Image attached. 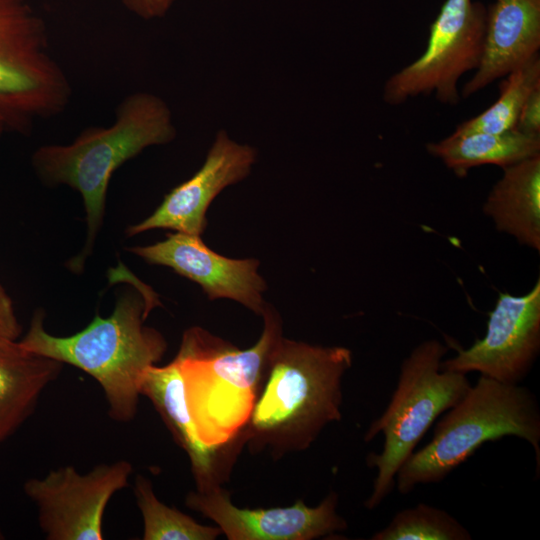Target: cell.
Segmentation results:
<instances>
[{
  "label": "cell",
  "instance_id": "6da1fadb",
  "mask_svg": "<svg viewBox=\"0 0 540 540\" xmlns=\"http://www.w3.org/2000/svg\"><path fill=\"white\" fill-rule=\"evenodd\" d=\"M352 363L346 347L281 336L244 432L249 450L279 459L309 448L328 424L341 420L342 380Z\"/></svg>",
  "mask_w": 540,
  "mask_h": 540
},
{
  "label": "cell",
  "instance_id": "7a4b0ae2",
  "mask_svg": "<svg viewBox=\"0 0 540 540\" xmlns=\"http://www.w3.org/2000/svg\"><path fill=\"white\" fill-rule=\"evenodd\" d=\"M263 331L241 350L194 326L182 336L174 360L183 380L188 412L201 442L210 449L239 454L269 361L282 336L279 314L266 304Z\"/></svg>",
  "mask_w": 540,
  "mask_h": 540
},
{
  "label": "cell",
  "instance_id": "3957f363",
  "mask_svg": "<svg viewBox=\"0 0 540 540\" xmlns=\"http://www.w3.org/2000/svg\"><path fill=\"white\" fill-rule=\"evenodd\" d=\"M176 136L171 111L164 100L148 92L122 99L108 127L85 128L69 144H47L32 155L38 178L48 186L67 185L82 197L87 239L68 266L79 273L101 228L107 190L113 173L145 148L171 142Z\"/></svg>",
  "mask_w": 540,
  "mask_h": 540
},
{
  "label": "cell",
  "instance_id": "277c9868",
  "mask_svg": "<svg viewBox=\"0 0 540 540\" xmlns=\"http://www.w3.org/2000/svg\"><path fill=\"white\" fill-rule=\"evenodd\" d=\"M159 304L143 293H123L110 316L96 315L83 330L65 337L48 333L44 312L37 310L28 332L18 342L28 351L89 374L102 387L109 416L129 422L136 415L146 371L167 350L164 336L144 325L150 311Z\"/></svg>",
  "mask_w": 540,
  "mask_h": 540
},
{
  "label": "cell",
  "instance_id": "5b68a950",
  "mask_svg": "<svg viewBox=\"0 0 540 540\" xmlns=\"http://www.w3.org/2000/svg\"><path fill=\"white\" fill-rule=\"evenodd\" d=\"M437 422L429 443L403 463L396 475L399 493L438 483L480 446L505 436L527 441L540 466V408L535 394L520 384L480 375L476 384Z\"/></svg>",
  "mask_w": 540,
  "mask_h": 540
},
{
  "label": "cell",
  "instance_id": "8992f818",
  "mask_svg": "<svg viewBox=\"0 0 540 540\" xmlns=\"http://www.w3.org/2000/svg\"><path fill=\"white\" fill-rule=\"evenodd\" d=\"M447 350L436 339L417 345L401 363L397 385L385 411L365 432V442L379 433L384 436L382 451L367 456V466L377 469L372 493L364 502L369 510L378 507L392 492L398 470L435 419L471 387L466 374L441 369Z\"/></svg>",
  "mask_w": 540,
  "mask_h": 540
},
{
  "label": "cell",
  "instance_id": "52a82bcc",
  "mask_svg": "<svg viewBox=\"0 0 540 540\" xmlns=\"http://www.w3.org/2000/svg\"><path fill=\"white\" fill-rule=\"evenodd\" d=\"M48 36L30 0H0V119L6 131L28 134L36 122L68 108L72 86Z\"/></svg>",
  "mask_w": 540,
  "mask_h": 540
},
{
  "label": "cell",
  "instance_id": "ba28073f",
  "mask_svg": "<svg viewBox=\"0 0 540 540\" xmlns=\"http://www.w3.org/2000/svg\"><path fill=\"white\" fill-rule=\"evenodd\" d=\"M485 20L486 7L481 2L445 0L429 27L424 52L386 80L384 102L399 105L434 94L441 103L457 104L460 78L475 71L482 58Z\"/></svg>",
  "mask_w": 540,
  "mask_h": 540
},
{
  "label": "cell",
  "instance_id": "9c48e42d",
  "mask_svg": "<svg viewBox=\"0 0 540 540\" xmlns=\"http://www.w3.org/2000/svg\"><path fill=\"white\" fill-rule=\"evenodd\" d=\"M132 465L120 460L80 474L67 465L23 489L38 508V522L48 540H102L103 515L113 495L128 485Z\"/></svg>",
  "mask_w": 540,
  "mask_h": 540
},
{
  "label": "cell",
  "instance_id": "30bf717a",
  "mask_svg": "<svg viewBox=\"0 0 540 540\" xmlns=\"http://www.w3.org/2000/svg\"><path fill=\"white\" fill-rule=\"evenodd\" d=\"M540 352V280L522 296L500 293L482 339L442 360L441 369L520 384Z\"/></svg>",
  "mask_w": 540,
  "mask_h": 540
},
{
  "label": "cell",
  "instance_id": "8fae6325",
  "mask_svg": "<svg viewBox=\"0 0 540 540\" xmlns=\"http://www.w3.org/2000/svg\"><path fill=\"white\" fill-rule=\"evenodd\" d=\"M185 503L214 521L229 540H313L347 529V522L337 513L334 491L315 507L300 499L287 507L239 508L222 486L190 491Z\"/></svg>",
  "mask_w": 540,
  "mask_h": 540
},
{
  "label": "cell",
  "instance_id": "7c38bea8",
  "mask_svg": "<svg viewBox=\"0 0 540 540\" xmlns=\"http://www.w3.org/2000/svg\"><path fill=\"white\" fill-rule=\"evenodd\" d=\"M127 250L150 264L171 268L179 275L199 284L209 300H235L257 315H262L267 286L258 274L256 259H232L211 250L199 235L168 233L152 245Z\"/></svg>",
  "mask_w": 540,
  "mask_h": 540
},
{
  "label": "cell",
  "instance_id": "4fadbf2b",
  "mask_svg": "<svg viewBox=\"0 0 540 540\" xmlns=\"http://www.w3.org/2000/svg\"><path fill=\"white\" fill-rule=\"evenodd\" d=\"M256 156L253 147L238 144L225 131H219L201 168L168 192L149 217L129 226L127 236L153 229L200 236L207 227L206 212L211 202L224 188L250 173Z\"/></svg>",
  "mask_w": 540,
  "mask_h": 540
},
{
  "label": "cell",
  "instance_id": "5bb4252c",
  "mask_svg": "<svg viewBox=\"0 0 540 540\" xmlns=\"http://www.w3.org/2000/svg\"><path fill=\"white\" fill-rule=\"evenodd\" d=\"M540 0H495L486 8L483 53L462 89L468 98L539 55Z\"/></svg>",
  "mask_w": 540,
  "mask_h": 540
},
{
  "label": "cell",
  "instance_id": "9a60e30c",
  "mask_svg": "<svg viewBox=\"0 0 540 540\" xmlns=\"http://www.w3.org/2000/svg\"><path fill=\"white\" fill-rule=\"evenodd\" d=\"M140 394L152 402L174 441L187 453L196 490L204 491L228 480L238 454L205 446L187 409L183 380L177 362L151 366L141 382Z\"/></svg>",
  "mask_w": 540,
  "mask_h": 540
},
{
  "label": "cell",
  "instance_id": "2e32d148",
  "mask_svg": "<svg viewBox=\"0 0 540 540\" xmlns=\"http://www.w3.org/2000/svg\"><path fill=\"white\" fill-rule=\"evenodd\" d=\"M483 211L498 231L540 251V155L503 168Z\"/></svg>",
  "mask_w": 540,
  "mask_h": 540
},
{
  "label": "cell",
  "instance_id": "e0dca14e",
  "mask_svg": "<svg viewBox=\"0 0 540 540\" xmlns=\"http://www.w3.org/2000/svg\"><path fill=\"white\" fill-rule=\"evenodd\" d=\"M62 368L63 363L28 351L18 341L0 345V444L30 417Z\"/></svg>",
  "mask_w": 540,
  "mask_h": 540
},
{
  "label": "cell",
  "instance_id": "ac0fdd59",
  "mask_svg": "<svg viewBox=\"0 0 540 540\" xmlns=\"http://www.w3.org/2000/svg\"><path fill=\"white\" fill-rule=\"evenodd\" d=\"M427 151L439 158L458 177L474 167L496 165L502 169L540 155V136L516 129L501 133L473 132L457 134L430 142Z\"/></svg>",
  "mask_w": 540,
  "mask_h": 540
},
{
  "label": "cell",
  "instance_id": "d6986e66",
  "mask_svg": "<svg viewBox=\"0 0 540 540\" xmlns=\"http://www.w3.org/2000/svg\"><path fill=\"white\" fill-rule=\"evenodd\" d=\"M503 78L498 99L480 114L459 124L454 133H501L514 129L523 104L540 88L539 55Z\"/></svg>",
  "mask_w": 540,
  "mask_h": 540
},
{
  "label": "cell",
  "instance_id": "ffe728a7",
  "mask_svg": "<svg viewBox=\"0 0 540 540\" xmlns=\"http://www.w3.org/2000/svg\"><path fill=\"white\" fill-rule=\"evenodd\" d=\"M137 506L143 518V540H214L221 530L199 524L192 517L162 503L152 483L137 475L134 484Z\"/></svg>",
  "mask_w": 540,
  "mask_h": 540
},
{
  "label": "cell",
  "instance_id": "44dd1931",
  "mask_svg": "<svg viewBox=\"0 0 540 540\" xmlns=\"http://www.w3.org/2000/svg\"><path fill=\"white\" fill-rule=\"evenodd\" d=\"M372 540H471L470 532L443 509L419 503L395 514Z\"/></svg>",
  "mask_w": 540,
  "mask_h": 540
},
{
  "label": "cell",
  "instance_id": "7402d4cb",
  "mask_svg": "<svg viewBox=\"0 0 540 540\" xmlns=\"http://www.w3.org/2000/svg\"><path fill=\"white\" fill-rule=\"evenodd\" d=\"M21 330L13 302L0 284V345L18 341Z\"/></svg>",
  "mask_w": 540,
  "mask_h": 540
},
{
  "label": "cell",
  "instance_id": "603a6c76",
  "mask_svg": "<svg viewBox=\"0 0 540 540\" xmlns=\"http://www.w3.org/2000/svg\"><path fill=\"white\" fill-rule=\"evenodd\" d=\"M514 129L540 136V88L534 90L523 104Z\"/></svg>",
  "mask_w": 540,
  "mask_h": 540
},
{
  "label": "cell",
  "instance_id": "cb8c5ba5",
  "mask_svg": "<svg viewBox=\"0 0 540 540\" xmlns=\"http://www.w3.org/2000/svg\"><path fill=\"white\" fill-rule=\"evenodd\" d=\"M131 13L145 20L160 18L167 14L178 0H120Z\"/></svg>",
  "mask_w": 540,
  "mask_h": 540
},
{
  "label": "cell",
  "instance_id": "d4e9b609",
  "mask_svg": "<svg viewBox=\"0 0 540 540\" xmlns=\"http://www.w3.org/2000/svg\"><path fill=\"white\" fill-rule=\"evenodd\" d=\"M6 131L4 123L0 119V138L3 135V133Z\"/></svg>",
  "mask_w": 540,
  "mask_h": 540
},
{
  "label": "cell",
  "instance_id": "484cf974",
  "mask_svg": "<svg viewBox=\"0 0 540 540\" xmlns=\"http://www.w3.org/2000/svg\"><path fill=\"white\" fill-rule=\"evenodd\" d=\"M3 538H4V536H3V534L0 532V539H3Z\"/></svg>",
  "mask_w": 540,
  "mask_h": 540
}]
</instances>
